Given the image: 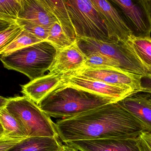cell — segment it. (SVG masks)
I'll list each match as a JSON object with an SVG mask.
<instances>
[{
	"instance_id": "obj_14",
	"label": "cell",
	"mask_w": 151,
	"mask_h": 151,
	"mask_svg": "<svg viewBox=\"0 0 151 151\" xmlns=\"http://www.w3.org/2000/svg\"><path fill=\"white\" fill-rule=\"evenodd\" d=\"M134 94L120 101L123 106L145 129L151 134V104L150 94Z\"/></svg>"
},
{
	"instance_id": "obj_26",
	"label": "cell",
	"mask_w": 151,
	"mask_h": 151,
	"mask_svg": "<svg viewBox=\"0 0 151 151\" xmlns=\"http://www.w3.org/2000/svg\"><path fill=\"white\" fill-rule=\"evenodd\" d=\"M138 139V147L140 151H151V134L143 132Z\"/></svg>"
},
{
	"instance_id": "obj_4",
	"label": "cell",
	"mask_w": 151,
	"mask_h": 151,
	"mask_svg": "<svg viewBox=\"0 0 151 151\" xmlns=\"http://www.w3.org/2000/svg\"><path fill=\"white\" fill-rule=\"evenodd\" d=\"M22 126L28 137H58L55 123L28 98L17 96L9 98L5 107Z\"/></svg>"
},
{
	"instance_id": "obj_15",
	"label": "cell",
	"mask_w": 151,
	"mask_h": 151,
	"mask_svg": "<svg viewBox=\"0 0 151 151\" xmlns=\"http://www.w3.org/2000/svg\"><path fill=\"white\" fill-rule=\"evenodd\" d=\"M18 19L32 22L49 28L57 20L42 3L41 0H20Z\"/></svg>"
},
{
	"instance_id": "obj_8",
	"label": "cell",
	"mask_w": 151,
	"mask_h": 151,
	"mask_svg": "<svg viewBox=\"0 0 151 151\" xmlns=\"http://www.w3.org/2000/svg\"><path fill=\"white\" fill-rule=\"evenodd\" d=\"M106 27L109 40L116 43H125L134 35L133 32L110 1L91 0Z\"/></svg>"
},
{
	"instance_id": "obj_28",
	"label": "cell",
	"mask_w": 151,
	"mask_h": 151,
	"mask_svg": "<svg viewBox=\"0 0 151 151\" xmlns=\"http://www.w3.org/2000/svg\"><path fill=\"white\" fill-rule=\"evenodd\" d=\"M137 2L143 9L151 23V0H140Z\"/></svg>"
},
{
	"instance_id": "obj_2",
	"label": "cell",
	"mask_w": 151,
	"mask_h": 151,
	"mask_svg": "<svg viewBox=\"0 0 151 151\" xmlns=\"http://www.w3.org/2000/svg\"><path fill=\"white\" fill-rule=\"evenodd\" d=\"M116 102L61 83L38 105L49 117L65 119Z\"/></svg>"
},
{
	"instance_id": "obj_33",
	"label": "cell",
	"mask_w": 151,
	"mask_h": 151,
	"mask_svg": "<svg viewBox=\"0 0 151 151\" xmlns=\"http://www.w3.org/2000/svg\"><path fill=\"white\" fill-rule=\"evenodd\" d=\"M3 129L2 127L1 126L0 124V137L2 136L3 135Z\"/></svg>"
},
{
	"instance_id": "obj_31",
	"label": "cell",
	"mask_w": 151,
	"mask_h": 151,
	"mask_svg": "<svg viewBox=\"0 0 151 151\" xmlns=\"http://www.w3.org/2000/svg\"><path fill=\"white\" fill-rule=\"evenodd\" d=\"M63 145V148L59 151H79L77 149L67 144Z\"/></svg>"
},
{
	"instance_id": "obj_18",
	"label": "cell",
	"mask_w": 151,
	"mask_h": 151,
	"mask_svg": "<svg viewBox=\"0 0 151 151\" xmlns=\"http://www.w3.org/2000/svg\"><path fill=\"white\" fill-rule=\"evenodd\" d=\"M125 43L149 71L151 67V37L133 35Z\"/></svg>"
},
{
	"instance_id": "obj_29",
	"label": "cell",
	"mask_w": 151,
	"mask_h": 151,
	"mask_svg": "<svg viewBox=\"0 0 151 151\" xmlns=\"http://www.w3.org/2000/svg\"><path fill=\"white\" fill-rule=\"evenodd\" d=\"M16 23L17 21L14 20H6L0 19V33L12 25Z\"/></svg>"
},
{
	"instance_id": "obj_16",
	"label": "cell",
	"mask_w": 151,
	"mask_h": 151,
	"mask_svg": "<svg viewBox=\"0 0 151 151\" xmlns=\"http://www.w3.org/2000/svg\"><path fill=\"white\" fill-rule=\"evenodd\" d=\"M42 3L57 20L66 35L73 43L76 42V33L65 5V1L41 0Z\"/></svg>"
},
{
	"instance_id": "obj_17",
	"label": "cell",
	"mask_w": 151,
	"mask_h": 151,
	"mask_svg": "<svg viewBox=\"0 0 151 151\" xmlns=\"http://www.w3.org/2000/svg\"><path fill=\"white\" fill-rule=\"evenodd\" d=\"M63 145L58 137H33L24 139L8 151H59Z\"/></svg>"
},
{
	"instance_id": "obj_20",
	"label": "cell",
	"mask_w": 151,
	"mask_h": 151,
	"mask_svg": "<svg viewBox=\"0 0 151 151\" xmlns=\"http://www.w3.org/2000/svg\"><path fill=\"white\" fill-rule=\"evenodd\" d=\"M41 42H42V41L24 28L6 47L1 55H7Z\"/></svg>"
},
{
	"instance_id": "obj_1",
	"label": "cell",
	"mask_w": 151,
	"mask_h": 151,
	"mask_svg": "<svg viewBox=\"0 0 151 151\" xmlns=\"http://www.w3.org/2000/svg\"><path fill=\"white\" fill-rule=\"evenodd\" d=\"M64 143L111 137L137 138L145 129L119 102L107 104L55 123Z\"/></svg>"
},
{
	"instance_id": "obj_24",
	"label": "cell",
	"mask_w": 151,
	"mask_h": 151,
	"mask_svg": "<svg viewBox=\"0 0 151 151\" xmlns=\"http://www.w3.org/2000/svg\"><path fill=\"white\" fill-rule=\"evenodd\" d=\"M23 29V26L17 23L0 33V55Z\"/></svg>"
},
{
	"instance_id": "obj_11",
	"label": "cell",
	"mask_w": 151,
	"mask_h": 151,
	"mask_svg": "<svg viewBox=\"0 0 151 151\" xmlns=\"http://www.w3.org/2000/svg\"><path fill=\"white\" fill-rule=\"evenodd\" d=\"M79 151H140L137 138L111 137L65 143Z\"/></svg>"
},
{
	"instance_id": "obj_7",
	"label": "cell",
	"mask_w": 151,
	"mask_h": 151,
	"mask_svg": "<svg viewBox=\"0 0 151 151\" xmlns=\"http://www.w3.org/2000/svg\"><path fill=\"white\" fill-rule=\"evenodd\" d=\"M62 84L88 91L116 103L140 93L137 90L129 86L108 84L75 73L64 75Z\"/></svg>"
},
{
	"instance_id": "obj_3",
	"label": "cell",
	"mask_w": 151,
	"mask_h": 151,
	"mask_svg": "<svg viewBox=\"0 0 151 151\" xmlns=\"http://www.w3.org/2000/svg\"><path fill=\"white\" fill-rule=\"evenodd\" d=\"M56 53L55 48L46 41L1 55L0 60L4 68L21 73L31 81L49 71Z\"/></svg>"
},
{
	"instance_id": "obj_5",
	"label": "cell",
	"mask_w": 151,
	"mask_h": 151,
	"mask_svg": "<svg viewBox=\"0 0 151 151\" xmlns=\"http://www.w3.org/2000/svg\"><path fill=\"white\" fill-rule=\"evenodd\" d=\"M65 2L77 37L111 42L106 27L91 0H67Z\"/></svg>"
},
{
	"instance_id": "obj_13",
	"label": "cell",
	"mask_w": 151,
	"mask_h": 151,
	"mask_svg": "<svg viewBox=\"0 0 151 151\" xmlns=\"http://www.w3.org/2000/svg\"><path fill=\"white\" fill-rule=\"evenodd\" d=\"M63 75L49 73L47 75L21 85V93L38 105L43 98L61 85Z\"/></svg>"
},
{
	"instance_id": "obj_30",
	"label": "cell",
	"mask_w": 151,
	"mask_h": 151,
	"mask_svg": "<svg viewBox=\"0 0 151 151\" xmlns=\"http://www.w3.org/2000/svg\"><path fill=\"white\" fill-rule=\"evenodd\" d=\"M144 79H146L148 80V82L145 83V85L147 89L149 91H151V67H149L147 75Z\"/></svg>"
},
{
	"instance_id": "obj_27",
	"label": "cell",
	"mask_w": 151,
	"mask_h": 151,
	"mask_svg": "<svg viewBox=\"0 0 151 151\" xmlns=\"http://www.w3.org/2000/svg\"><path fill=\"white\" fill-rule=\"evenodd\" d=\"M24 139H13L3 135L0 137V151H8Z\"/></svg>"
},
{
	"instance_id": "obj_34",
	"label": "cell",
	"mask_w": 151,
	"mask_h": 151,
	"mask_svg": "<svg viewBox=\"0 0 151 151\" xmlns=\"http://www.w3.org/2000/svg\"><path fill=\"white\" fill-rule=\"evenodd\" d=\"M150 95L151 96V94H150ZM149 101H150V103L151 104V97L150 98V99H149Z\"/></svg>"
},
{
	"instance_id": "obj_9",
	"label": "cell",
	"mask_w": 151,
	"mask_h": 151,
	"mask_svg": "<svg viewBox=\"0 0 151 151\" xmlns=\"http://www.w3.org/2000/svg\"><path fill=\"white\" fill-rule=\"evenodd\" d=\"M73 73L113 85L132 87L142 92V76L120 68L113 67H83Z\"/></svg>"
},
{
	"instance_id": "obj_10",
	"label": "cell",
	"mask_w": 151,
	"mask_h": 151,
	"mask_svg": "<svg viewBox=\"0 0 151 151\" xmlns=\"http://www.w3.org/2000/svg\"><path fill=\"white\" fill-rule=\"evenodd\" d=\"M137 37H151V23L137 1L111 0Z\"/></svg>"
},
{
	"instance_id": "obj_22",
	"label": "cell",
	"mask_w": 151,
	"mask_h": 151,
	"mask_svg": "<svg viewBox=\"0 0 151 151\" xmlns=\"http://www.w3.org/2000/svg\"><path fill=\"white\" fill-rule=\"evenodd\" d=\"M85 56L86 60L83 67L120 68L119 63L115 60L99 52H92Z\"/></svg>"
},
{
	"instance_id": "obj_32",
	"label": "cell",
	"mask_w": 151,
	"mask_h": 151,
	"mask_svg": "<svg viewBox=\"0 0 151 151\" xmlns=\"http://www.w3.org/2000/svg\"><path fill=\"white\" fill-rule=\"evenodd\" d=\"M9 98L0 96V108H5L9 102Z\"/></svg>"
},
{
	"instance_id": "obj_19",
	"label": "cell",
	"mask_w": 151,
	"mask_h": 151,
	"mask_svg": "<svg viewBox=\"0 0 151 151\" xmlns=\"http://www.w3.org/2000/svg\"><path fill=\"white\" fill-rule=\"evenodd\" d=\"M0 124L3 129V135L13 139L28 137L27 134L17 119L6 108H0Z\"/></svg>"
},
{
	"instance_id": "obj_12",
	"label": "cell",
	"mask_w": 151,
	"mask_h": 151,
	"mask_svg": "<svg viewBox=\"0 0 151 151\" xmlns=\"http://www.w3.org/2000/svg\"><path fill=\"white\" fill-rule=\"evenodd\" d=\"M85 60V55L76 42L65 48L57 51L49 71L50 74L63 75L73 73L84 66Z\"/></svg>"
},
{
	"instance_id": "obj_21",
	"label": "cell",
	"mask_w": 151,
	"mask_h": 151,
	"mask_svg": "<svg viewBox=\"0 0 151 151\" xmlns=\"http://www.w3.org/2000/svg\"><path fill=\"white\" fill-rule=\"evenodd\" d=\"M47 41L52 44L57 51L63 49L74 43L66 35L58 22H55L49 27Z\"/></svg>"
},
{
	"instance_id": "obj_25",
	"label": "cell",
	"mask_w": 151,
	"mask_h": 151,
	"mask_svg": "<svg viewBox=\"0 0 151 151\" xmlns=\"http://www.w3.org/2000/svg\"><path fill=\"white\" fill-rule=\"evenodd\" d=\"M17 23L19 25L23 26L24 29L42 41H47L49 28L22 20L17 19Z\"/></svg>"
},
{
	"instance_id": "obj_23",
	"label": "cell",
	"mask_w": 151,
	"mask_h": 151,
	"mask_svg": "<svg viewBox=\"0 0 151 151\" xmlns=\"http://www.w3.org/2000/svg\"><path fill=\"white\" fill-rule=\"evenodd\" d=\"M20 9V0L0 1V19L17 21Z\"/></svg>"
},
{
	"instance_id": "obj_6",
	"label": "cell",
	"mask_w": 151,
	"mask_h": 151,
	"mask_svg": "<svg viewBox=\"0 0 151 151\" xmlns=\"http://www.w3.org/2000/svg\"><path fill=\"white\" fill-rule=\"evenodd\" d=\"M78 46L85 56L92 52H99L119 63L120 68L144 78L148 68L129 48L125 43L105 42L84 37H77Z\"/></svg>"
}]
</instances>
